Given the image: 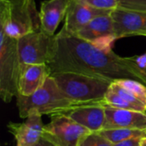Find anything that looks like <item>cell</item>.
<instances>
[{"mask_svg": "<svg viewBox=\"0 0 146 146\" xmlns=\"http://www.w3.org/2000/svg\"><path fill=\"white\" fill-rule=\"evenodd\" d=\"M141 139L137 138V139L124 140V141H121V142H119L116 144H113V146H139Z\"/></svg>", "mask_w": 146, "mask_h": 146, "instance_id": "cb8c5ba5", "label": "cell"}, {"mask_svg": "<svg viewBox=\"0 0 146 146\" xmlns=\"http://www.w3.org/2000/svg\"><path fill=\"white\" fill-rule=\"evenodd\" d=\"M110 89L112 90L116 94H118L120 97H121L123 99H125L128 103L133 104L135 107L138 108V110L140 112H146V103H145L139 97H138L132 92L125 89L115 81L111 83Z\"/></svg>", "mask_w": 146, "mask_h": 146, "instance_id": "e0dca14e", "label": "cell"}, {"mask_svg": "<svg viewBox=\"0 0 146 146\" xmlns=\"http://www.w3.org/2000/svg\"><path fill=\"white\" fill-rule=\"evenodd\" d=\"M104 100V103L107 105H110V106L116 108V109L139 111L137 107H135L133 104H132L128 103L127 101H126L125 99H123L121 97H120L118 94L114 92L110 88H109L108 92H106Z\"/></svg>", "mask_w": 146, "mask_h": 146, "instance_id": "ac0fdd59", "label": "cell"}, {"mask_svg": "<svg viewBox=\"0 0 146 146\" xmlns=\"http://www.w3.org/2000/svg\"><path fill=\"white\" fill-rule=\"evenodd\" d=\"M110 14L94 18L75 35L86 41L92 42L101 36L113 34V21Z\"/></svg>", "mask_w": 146, "mask_h": 146, "instance_id": "9a60e30c", "label": "cell"}, {"mask_svg": "<svg viewBox=\"0 0 146 146\" xmlns=\"http://www.w3.org/2000/svg\"><path fill=\"white\" fill-rule=\"evenodd\" d=\"M138 70H139V81L146 86V65L142 68H138Z\"/></svg>", "mask_w": 146, "mask_h": 146, "instance_id": "d4e9b609", "label": "cell"}, {"mask_svg": "<svg viewBox=\"0 0 146 146\" xmlns=\"http://www.w3.org/2000/svg\"><path fill=\"white\" fill-rule=\"evenodd\" d=\"M79 146H113V144L98 132L86 136Z\"/></svg>", "mask_w": 146, "mask_h": 146, "instance_id": "ffe728a7", "label": "cell"}, {"mask_svg": "<svg viewBox=\"0 0 146 146\" xmlns=\"http://www.w3.org/2000/svg\"><path fill=\"white\" fill-rule=\"evenodd\" d=\"M98 133L112 144H116L127 139H133L137 138L141 139L146 137V130L133 128L104 129Z\"/></svg>", "mask_w": 146, "mask_h": 146, "instance_id": "2e32d148", "label": "cell"}, {"mask_svg": "<svg viewBox=\"0 0 146 146\" xmlns=\"http://www.w3.org/2000/svg\"><path fill=\"white\" fill-rule=\"evenodd\" d=\"M31 1H34V0H31Z\"/></svg>", "mask_w": 146, "mask_h": 146, "instance_id": "83f0119b", "label": "cell"}, {"mask_svg": "<svg viewBox=\"0 0 146 146\" xmlns=\"http://www.w3.org/2000/svg\"><path fill=\"white\" fill-rule=\"evenodd\" d=\"M54 36L44 33L40 28L17 39V49L21 66L47 64L51 54Z\"/></svg>", "mask_w": 146, "mask_h": 146, "instance_id": "52a82bcc", "label": "cell"}, {"mask_svg": "<svg viewBox=\"0 0 146 146\" xmlns=\"http://www.w3.org/2000/svg\"><path fill=\"white\" fill-rule=\"evenodd\" d=\"M1 31L14 38L39 28L38 13L31 0H0Z\"/></svg>", "mask_w": 146, "mask_h": 146, "instance_id": "277c9868", "label": "cell"}, {"mask_svg": "<svg viewBox=\"0 0 146 146\" xmlns=\"http://www.w3.org/2000/svg\"><path fill=\"white\" fill-rule=\"evenodd\" d=\"M16 104L19 115L27 118L30 114L37 112L51 116L66 115L74 108L84 104L69 100L60 90L54 78L50 75L44 85L33 95L25 97L18 94Z\"/></svg>", "mask_w": 146, "mask_h": 146, "instance_id": "7a4b0ae2", "label": "cell"}, {"mask_svg": "<svg viewBox=\"0 0 146 146\" xmlns=\"http://www.w3.org/2000/svg\"><path fill=\"white\" fill-rule=\"evenodd\" d=\"M34 146H55L51 142H50L49 140H47L46 139H44V138H41L40 139H39V141Z\"/></svg>", "mask_w": 146, "mask_h": 146, "instance_id": "484cf974", "label": "cell"}, {"mask_svg": "<svg viewBox=\"0 0 146 146\" xmlns=\"http://www.w3.org/2000/svg\"><path fill=\"white\" fill-rule=\"evenodd\" d=\"M113 34L117 39L132 36H146V12L117 8L110 14Z\"/></svg>", "mask_w": 146, "mask_h": 146, "instance_id": "ba28073f", "label": "cell"}, {"mask_svg": "<svg viewBox=\"0 0 146 146\" xmlns=\"http://www.w3.org/2000/svg\"><path fill=\"white\" fill-rule=\"evenodd\" d=\"M145 113H146V112H145Z\"/></svg>", "mask_w": 146, "mask_h": 146, "instance_id": "f546056e", "label": "cell"}, {"mask_svg": "<svg viewBox=\"0 0 146 146\" xmlns=\"http://www.w3.org/2000/svg\"><path fill=\"white\" fill-rule=\"evenodd\" d=\"M115 128L146 130V113L116 109L105 104V122L104 129Z\"/></svg>", "mask_w": 146, "mask_h": 146, "instance_id": "8fae6325", "label": "cell"}, {"mask_svg": "<svg viewBox=\"0 0 146 146\" xmlns=\"http://www.w3.org/2000/svg\"><path fill=\"white\" fill-rule=\"evenodd\" d=\"M50 118V121L44 126L42 137L55 146H79L86 136L92 133L67 115H54Z\"/></svg>", "mask_w": 146, "mask_h": 146, "instance_id": "8992f818", "label": "cell"}, {"mask_svg": "<svg viewBox=\"0 0 146 146\" xmlns=\"http://www.w3.org/2000/svg\"></svg>", "mask_w": 146, "mask_h": 146, "instance_id": "f1b7e54d", "label": "cell"}, {"mask_svg": "<svg viewBox=\"0 0 146 146\" xmlns=\"http://www.w3.org/2000/svg\"><path fill=\"white\" fill-rule=\"evenodd\" d=\"M69 0H44L38 12L39 28L53 37L60 22L66 16Z\"/></svg>", "mask_w": 146, "mask_h": 146, "instance_id": "4fadbf2b", "label": "cell"}, {"mask_svg": "<svg viewBox=\"0 0 146 146\" xmlns=\"http://www.w3.org/2000/svg\"><path fill=\"white\" fill-rule=\"evenodd\" d=\"M66 115L91 132H100L104 129L105 122L104 100L79 105L71 110Z\"/></svg>", "mask_w": 146, "mask_h": 146, "instance_id": "30bf717a", "label": "cell"}, {"mask_svg": "<svg viewBox=\"0 0 146 146\" xmlns=\"http://www.w3.org/2000/svg\"><path fill=\"white\" fill-rule=\"evenodd\" d=\"M118 2L121 8L146 12V0H118Z\"/></svg>", "mask_w": 146, "mask_h": 146, "instance_id": "603a6c76", "label": "cell"}, {"mask_svg": "<svg viewBox=\"0 0 146 146\" xmlns=\"http://www.w3.org/2000/svg\"><path fill=\"white\" fill-rule=\"evenodd\" d=\"M115 40H117V38H115L114 34H107V35H104L99 38H97L91 43L94 44L99 50L106 53H110L113 51L112 47Z\"/></svg>", "mask_w": 146, "mask_h": 146, "instance_id": "44dd1931", "label": "cell"}, {"mask_svg": "<svg viewBox=\"0 0 146 146\" xmlns=\"http://www.w3.org/2000/svg\"><path fill=\"white\" fill-rule=\"evenodd\" d=\"M47 65L50 75L56 73H76L112 82L121 79L139 81L138 66L133 57H121L114 51L106 53L64 27L54 36Z\"/></svg>", "mask_w": 146, "mask_h": 146, "instance_id": "6da1fadb", "label": "cell"}, {"mask_svg": "<svg viewBox=\"0 0 146 146\" xmlns=\"http://www.w3.org/2000/svg\"><path fill=\"white\" fill-rule=\"evenodd\" d=\"M112 11L97 9L84 0H69L63 27L67 31L76 34L94 18L109 15Z\"/></svg>", "mask_w": 146, "mask_h": 146, "instance_id": "9c48e42d", "label": "cell"}, {"mask_svg": "<svg viewBox=\"0 0 146 146\" xmlns=\"http://www.w3.org/2000/svg\"><path fill=\"white\" fill-rule=\"evenodd\" d=\"M8 127L14 135L17 146H34L42 138L44 125L42 115L33 112L22 123L10 122Z\"/></svg>", "mask_w": 146, "mask_h": 146, "instance_id": "7c38bea8", "label": "cell"}, {"mask_svg": "<svg viewBox=\"0 0 146 146\" xmlns=\"http://www.w3.org/2000/svg\"><path fill=\"white\" fill-rule=\"evenodd\" d=\"M21 63L17 39L0 32V95L3 102L9 103L19 94Z\"/></svg>", "mask_w": 146, "mask_h": 146, "instance_id": "5b68a950", "label": "cell"}, {"mask_svg": "<svg viewBox=\"0 0 146 146\" xmlns=\"http://www.w3.org/2000/svg\"><path fill=\"white\" fill-rule=\"evenodd\" d=\"M120 86L125 89L132 92L138 97H139L145 103H146V86L139 80L132 79H121L115 80Z\"/></svg>", "mask_w": 146, "mask_h": 146, "instance_id": "d6986e66", "label": "cell"}, {"mask_svg": "<svg viewBox=\"0 0 146 146\" xmlns=\"http://www.w3.org/2000/svg\"><path fill=\"white\" fill-rule=\"evenodd\" d=\"M50 75L47 64H32L21 66L19 94L28 97L37 92Z\"/></svg>", "mask_w": 146, "mask_h": 146, "instance_id": "5bb4252c", "label": "cell"}, {"mask_svg": "<svg viewBox=\"0 0 146 146\" xmlns=\"http://www.w3.org/2000/svg\"><path fill=\"white\" fill-rule=\"evenodd\" d=\"M139 146H146V137H144L140 139Z\"/></svg>", "mask_w": 146, "mask_h": 146, "instance_id": "4316f807", "label": "cell"}, {"mask_svg": "<svg viewBox=\"0 0 146 146\" xmlns=\"http://www.w3.org/2000/svg\"><path fill=\"white\" fill-rule=\"evenodd\" d=\"M90 5L104 10H114L119 8L118 0H84Z\"/></svg>", "mask_w": 146, "mask_h": 146, "instance_id": "7402d4cb", "label": "cell"}, {"mask_svg": "<svg viewBox=\"0 0 146 146\" xmlns=\"http://www.w3.org/2000/svg\"><path fill=\"white\" fill-rule=\"evenodd\" d=\"M51 76L62 92L77 104L104 101L112 83L109 80L76 73H56Z\"/></svg>", "mask_w": 146, "mask_h": 146, "instance_id": "3957f363", "label": "cell"}]
</instances>
